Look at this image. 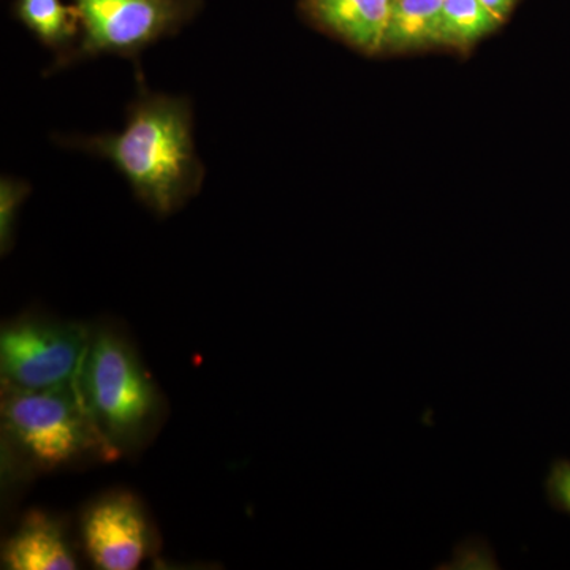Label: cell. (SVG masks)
<instances>
[{"mask_svg":"<svg viewBox=\"0 0 570 570\" xmlns=\"http://www.w3.org/2000/svg\"><path fill=\"white\" fill-rule=\"evenodd\" d=\"M395 0H303V9L318 28L366 55L384 51Z\"/></svg>","mask_w":570,"mask_h":570,"instance_id":"cell-7","label":"cell"},{"mask_svg":"<svg viewBox=\"0 0 570 570\" xmlns=\"http://www.w3.org/2000/svg\"><path fill=\"white\" fill-rule=\"evenodd\" d=\"M0 415L3 436L39 471L69 466L86 456H119L92 422L77 381L48 390L2 384Z\"/></svg>","mask_w":570,"mask_h":570,"instance_id":"cell-2","label":"cell"},{"mask_svg":"<svg viewBox=\"0 0 570 570\" xmlns=\"http://www.w3.org/2000/svg\"><path fill=\"white\" fill-rule=\"evenodd\" d=\"M91 332L75 322L20 318L0 333L2 384L24 390L62 387L77 381Z\"/></svg>","mask_w":570,"mask_h":570,"instance_id":"cell-5","label":"cell"},{"mask_svg":"<svg viewBox=\"0 0 570 570\" xmlns=\"http://www.w3.org/2000/svg\"><path fill=\"white\" fill-rule=\"evenodd\" d=\"M14 13L45 47L56 51L58 61L69 55L81 28L75 6L62 0H17Z\"/></svg>","mask_w":570,"mask_h":570,"instance_id":"cell-10","label":"cell"},{"mask_svg":"<svg viewBox=\"0 0 570 570\" xmlns=\"http://www.w3.org/2000/svg\"><path fill=\"white\" fill-rule=\"evenodd\" d=\"M445 0H395L384 51H417L442 45Z\"/></svg>","mask_w":570,"mask_h":570,"instance_id":"cell-9","label":"cell"},{"mask_svg":"<svg viewBox=\"0 0 570 570\" xmlns=\"http://www.w3.org/2000/svg\"><path fill=\"white\" fill-rule=\"evenodd\" d=\"M81 534L89 560L100 570L137 569L151 551V528L132 494L94 502L82 515Z\"/></svg>","mask_w":570,"mask_h":570,"instance_id":"cell-6","label":"cell"},{"mask_svg":"<svg viewBox=\"0 0 570 570\" xmlns=\"http://www.w3.org/2000/svg\"><path fill=\"white\" fill-rule=\"evenodd\" d=\"M498 18L499 21H504L515 6L517 0H480Z\"/></svg>","mask_w":570,"mask_h":570,"instance_id":"cell-14","label":"cell"},{"mask_svg":"<svg viewBox=\"0 0 570 570\" xmlns=\"http://www.w3.org/2000/svg\"><path fill=\"white\" fill-rule=\"evenodd\" d=\"M546 494L550 505L570 517V460L557 459L547 472Z\"/></svg>","mask_w":570,"mask_h":570,"instance_id":"cell-13","label":"cell"},{"mask_svg":"<svg viewBox=\"0 0 570 570\" xmlns=\"http://www.w3.org/2000/svg\"><path fill=\"white\" fill-rule=\"evenodd\" d=\"M9 570H75L77 558L61 524L43 512H29L2 550Z\"/></svg>","mask_w":570,"mask_h":570,"instance_id":"cell-8","label":"cell"},{"mask_svg":"<svg viewBox=\"0 0 570 570\" xmlns=\"http://www.w3.org/2000/svg\"><path fill=\"white\" fill-rule=\"evenodd\" d=\"M81 24V40L55 63L69 66L100 55L137 58L164 37L174 36L193 20L202 0H71Z\"/></svg>","mask_w":570,"mask_h":570,"instance_id":"cell-4","label":"cell"},{"mask_svg":"<svg viewBox=\"0 0 570 570\" xmlns=\"http://www.w3.org/2000/svg\"><path fill=\"white\" fill-rule=\"evenodd\" d=\"M77 382L92 422L118 455L140 448L151 436L163 401L121 336L91 333Z\"/></svg>","mask_w":570,"mask_h":570,"instance_id":"cell-3","label":"cell"},{"mask_svg":"<svg viewBox=\"0 0 570 570\" xmlns=\"http://www.w3.org/2000/svg\"><path fill=\"white\" fill-rule=\"evenodd\" d=\"M59 141L110 160L135 197L159 216L178 212L204 184L205 167L195 149L193 108L186 97L142 91L127 111L122 132Z\"/></svg>","mask_w":570,"mask_h":570,"instance_id":"cell-1","label":"cell"},{"mask_svg":"<svg viewBox=\"0 0 570 570\" xmlns=\"http://www.w3.org/2000/svg\"><path fill=\"white\" fill-rule=\"evenodd\" d=\"M501 24L480 0H445L442 45L468 50Z\"/></svg>","mask_w":570,"mask_h":570,"instance_id":"cell-11","label":"cell"},{"mask_svg":"<svg viewBox=\"0 0 570 570\" xmlns=\"http://www.w3.org/2000/svg\"><path fill=\"white\" fill-rule=\"evenodd\" d=\"M29 194H31V186L22 179L7 176L0 181V247H2V254L9 253L13 245L18 214Z\"/></svg>","mask_w":570,"mask_h":570,"instance_id":"cell-12","label":"cell"}]
</instances>
